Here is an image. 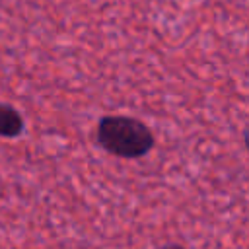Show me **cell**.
<instances>
[{"mask_svg": "<svg viewBox=\"0 0 249 249\" xmlns=\"http://www.w3.org/2000/svg\"><path fill=\"white\" fill-rule=\"evenodd\" d=\"M23 128H25V121L21 113L8 103H0V136L18 138L23 132Z\"/></svg>", "mask_w": 249, "mask_h": 249, "instance_id": "obj_2", "label": "cell"}, {"mask_svg": "<svg viewBox=\"0 0 249 249\" xmlns=\"http://www.w3.org/2000/svg\"><path fill=\"white\" fill-rule=\"evenodd\" d=\"M163 249H183V247H179V245H169V247H163Z\"/></svg>", "mask_w": 249, "mask_h": 249, "instance_id": "obj_3", "label": "cell"}, {"mask_svg": "<svg viewBox=\"0 0 249 249\" xmlns=\"http://www.w3.org/2000/svg\"><path fill=\"white\" fill-rule=\"evenodd\" d=\"M95 140L105 152L124 160L142 158L156 144V138L146 123L126 115L101 117L95 128Z\"/></svg>", "mask_w": 249, "mask_h": 249, "instance_id": "obj_1", "label": "cell"}]
</instances>
